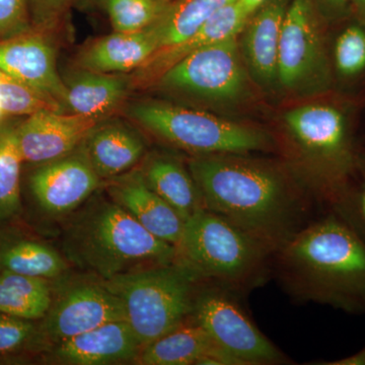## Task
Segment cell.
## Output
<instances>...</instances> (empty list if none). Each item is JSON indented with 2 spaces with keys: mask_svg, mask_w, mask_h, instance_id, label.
<instances>
[{
  "mask_svg": "<svg viewBox=\"0 0 365 365\" xmlns=\"http://www.w3.org/2000/svg\"><path fill=\"white\" fill-rule=\"evenodd\" d=\"M242 155H197L189 170L202 207L278 250L317 217L314 193L277 165Z\"/></svg>",
  "mask_w": 365,
  "mask_h": 365,
  "instance_id": "obj_1",
  "label": "cell"
},
{
  "mask_svg": "<svg viewBox=\"0 0 365 365\" xmlns=\"http://www.w3.org/2000/svg\"><path fill=\"white\" fill-rule=\"evenodd\" d=\"M273 272L295 299L365 313V240L333 209L274 254Z\"/></svg>",
  "mask_w": 365,
  "mask_h": 365,
  "instance_id": "obj_2",
  "label": "cell"
},
{
  "mask_svg": "<svg viewBox=\"0 0 365 365\" xmlns=\"http://www.w3.org/2000/svg\"><path fill=\"white\" fill-rule=\"evenodd\" d=\"M67 260L106 280L176 261V247L158 239L112 200L86 205L66 228Z\"/></svg>",
  "mask_w": 365,
  "mask_h": 365,
  "instance_id": "obj_3",
  "label": "cell"
},
{
  "mask_svg": "<svg viewBox=\"0 0 365 365\" xmlns=\"http://www.w3.org/2000/svg\"><path fill=\"white\" fill-rule=\"evenodd\" d=\"M176 262L201 282L242 294L260 287L273 272L275 252L222 216L201 207L185 222Z\"/></svg>",
  "mask_w": 365,
  "mask_h": 365,
  "instance_id": "obj_4",
  "label": "cell"
},
{
  "mask_svg": "<svg viewBox=\"0 0 365 365\" xmlns=\"http://www.w3.org/2000/svg\"><path fill=\"white\" fill-rule=\"evenodd\" d=\"M101 282L121 300L126 322L143 349L191 318L201 281L193 271L175 261Z\"/></svg>",
  "mask_w": 365,
  "mask_h": 365,
  "instance_id": "obj_5",
  "label": "cell"
},
{
  "mask_svg": "<svg viewBox=\"0 0 365 365\" xmlns=\"http://www.w3.org/2000/svg\"><path fill=\"white\" fill-rule=\"evenodd\" d=\"M125 113L153 135L196 155H245L274 145L261 129L169 103L135 101Z\"/></svg>",
  "mask_w": 365,
  "mask_h": 365,
  "instance_id": "obj_6",
  "label": "cell"
},
{
  "mask_svg": "<svg viewBox=\"0 0 365 365\" xmlns=\"http://www.w3.org/2000/svg\"><path fill=\"white\" fill-rule=\"evenodd\" d=\"M237 292L201 282L191 319L202 327L220 349L240 365H276L289 359L255 325L237 299Z\"/></svg>",
  "mask_w": 365,
  "mask_h": 365,
  "instance_id": "obj_7",
  "label": "cell"
},
{
  "mask_svg": "<svg viewBox=\"0 0 365 365\" xmlns=\"http://www.w3.org/2000/svg\"><path fill=\"white\" fill-rule=\"evenodd\" d=\"M247 83L241 46L235 37L190 53L151 86L204 100L230 102L244 95Z\"/></svg>",
  "mask_w": 365,
  "mask_h": 365,
  "instance_id": "obj_8",
  "label": "cell"
},
{
  "mask_svg": "<svg viewBox=\"0 0 365 365\" xmlns=\"http://www.w3.org/2000/svg\"><path fill=\"white\" fill-rule=\"evenodd\" d=\"M35 342L54 346L115 321H126L123 304L102 282H81L50 307Z\"/></svg>",
  "mask_w": 365,
  "mask_h": 365,
  "instance_id": "obj_9",
  "label": "cell"
},
{
  "mask_svg": "<svg viewBox=\"0 0 365 365\" xmlns=\"http://www.w3.org/2000/svg\"><path fill=\"white\" fill-rule=\"evenodd\" d=\"M323 64L321 37L311 0H294L288 6L278 50V83L300 91L317 78Z\"/></svg>",
  "mask_w": 365,
  "mask_h": 365,
  "instance_id": "obj_10",
  "label": "cell"
},
{
  "mask_svg": "<svg viewBox=\"0 0 365 365\" xmlns=\"http://www.w3.org/2000/svg\"><path fill=\"white\" fill-rule=\"evenodd\" d=\"M102 179L91 167L81 146L66 157L39 165L30 178V187L43 210L66 215L86 202Z\"/></svg>",
  "mask_w": 365,
  "mask_h": 365,
  "instance_id": "obj_11",
  "label": "cell"
},
{
  "mask_svg": "<svg viewBox=\"0 0 365 365\" xmlns=\"http://www.w3.org/2000/svg\"><path fill=\"white\" fill-rule=\"evenodd\" d=\"M0 71L66 110V86L57 71L56 51L42 34L28 32L0 42Z\"/></svg>",
  "mask_w": 365,
  "mask_h": 365,
  "instance_id": "obj_12",
  "label": "cell"
},
{
  "mask_svg": "<svg viewBox=\"0 0 365 365\" xmlns=\"http://www.w3.org/2000/svg\"><path fill=\"white\" fill-rule=\"evenodd\" d=\"M102 120L72 113L41 111L16 126L24 162H51L78 150Z\"/></svg>",
  "mask_w": 365,
  "mask_h": 365,
  "instance_id": "obj_13",
  "label": "cell"
},
{
  "mask_svg": "<svg viewBox=\"0 0 365 365\" xmlns=\"http://www.w3.org/2000/svg\"><path fill=\"white\" fill-rule=\"evenodd\" d=\"M108 194L151 235L173 246H178L184 220L146 184L139 170L113 178L108 187Z\"/></svg>",
  "mask_w": 365,
  "mask_h": 365,
  "instance_id": "obj_14",
  "label": "cell"
},
{
  "mask_svg": "<svg viewBox=\"0 0 365 365\" xmlns=\"http://www.w3.org/2000/svg\"><path fill=\"white\" fill-rule=\"evenodd\" d=\"M250 16L237 0L230 2L217 11L188 39L172 47L158 50L132 76L133 86H151L158 76L199 48L220 41L237 37L244 31Z\"/></svg>",
  "mask_w": 365,
  "mask_h": 365,
  "instance_id": "obj_15",
  "label": "cell"
},
{
  "mask_svg": "<svg viewBox=\"0 0 365 365\" xmlns=\"http://www.w3.org/2000/svg\"><path fill=\"white\" fill-rule=\"evenodd\" d=\"M141 346L126 321L93 329L52 348L54 359L71 365H105L134 360Z\"/></svg>",
  "mask_w": 365,
  "mask_h": 365,
  "instance_id": "obj_16",
  "label": "cell"
},
{
  "mask_svg": "<svg viewBox=\"0 0 365 365\" xmlns=\"http://www.w3.org/2000/svg\"><path fill=\"white\" fill-rule=\"evenodd\" d=\"M287 7V0H267L250 16L242 32V58L263 86L278 81V50Z\"/></svg>",
  "mask_w": 365,
  "mask_h": 365,
  "instance_id": "obj_17",
  "label": "cell"
},
{
  "mask_svg": "<svg viewBox=\"0 0 365 365\" xmlns=\"http://www.w3.org/2000/svg\"><path fill=\"white\" fill-rule=\"evenodd\" d=\"M136 360L143 365H240L191 318L143 347Z\"/></svg>",
  "mask_w": 365,
  "mask_h": 365,
  "instance_id": "obj_18",
  "label": "cell"
},
{
  "mask_svg": "<svg viewBox=\"0 0 365 365\" xmlns=\"http://www.w3.org/2000/svg\"><path fill=\"white\" fill-rule=\"evenodd\" d=\"M101 179L121 176L143 160L145 143L140 134L122 122H105L95 127L81 145Z\"/></svg>",
  "mask_w": 365,
  "mask_h": 365,
  "instance_id": "obj_19",
  "label": "cell"
},
{
  "mask_svg": "<svg viewBox=\"0 0 365 365\" xmlns=\"http://www.w3.org/2000/svg\"><path fill=\"white\" fill-rule=\"evenodd\" d=\"M160 49L151 26L136 33L114 32L91 43L79 54L81 69L102 73L135 71Z\"/></svg>",
  "mask_w": 365,
  "mask_h": 365,
  "instance_id": "obj_20",
  "label": "cell"
},
{
  "mask_svg": "<svg viewBox=\"0 0 365 365\" xmlns=\"http://www.w3.org/2000/svg\"><path fill=\"white\" fill-rule=\"evenodd\" d=\"M67 113L104 120L121 107L133 88L131 76L81 69L63 79Z\"/></svg>",
  "mask_w": 365,
  "mask_h": 365,
  "instance_id": "obj_21",
  "label": "cell"
},
{
  "mask_svg": "<svg viewBox=\"0 0 365 365\" xmlns=\"http://www.w3.org/2000/svg\"><path fill=\"white\" fill-rule=\"evenodd\" d=\"M139 172L146 184L169 203L184 222L202 207L195 180L190 170L176 158L165 155H148Z\"/></svg>",
  "mask_w": 365,
  "mask_h": 365,
  "instance_id": "obj_22",
  "label": "cell"
},
{
  "mask_svg": "<svg viewBox=\"0 0 365 365\" xmlns=\"http://www.w3.org/2000/svg\"><path fill=\"white\" fill-rule=\"evenodd\" d=\"M232 1L234 0H172L150 26L158 36V50L188 39L211 16Z\"/></svg>",
  "mask_w": 365,
  "mask_h": 365,
  "instance_id": "obj_23",
  "label": "cell"
},
{
  "mask_svg": "<svg viewBox=\"0 0 365 365\" xmlns=\"http://www.w3.org/2000/svg\"><path fill=\"white\" fill-rule=\"evenodd\" d=\"M45 278L0 271V312L30 319H43L52 304Z\"/></svg>",
  "mask_w": 365,
  "mask_h": 365,
  "instance_id": "obj_24",
  "label": "cell"
},
{
  "mask_svg": "<svg viewBox=\"0 0 365 365\" xmlns=\"http://www.w3.org/2000/svg\"><path fill=\"white\" fill-rule=\"evenodd\" d=\"M67 267L66 259L42 242L21 240L0 247V271L50 279L62 275Z\"/></svg>",
  "mask_w": 365,
  "mask_h": 365,
  "instance_id": "obj_25",
  "label": "cell"
},
{
  "mask_svg": "<svg viewBox=\"0 0 365 365\" xmlns=\"http://www.w3.org/2000/svg\"><path fill=\"white\" fill-rule=\"evenodd\" d=\"M16 125L0 124V222L21 210V169L24 163Z\"/></svg>",
  "mask_w": 365,
  "mask_h": 365,
  "instance_id": "obj_26",
  "label": "cell"
},
{
  "mask_svg": "<svg viewBox=\"0 0 365 365\" xmlns=\"http://www.w3.org/2000/svg\"><path fill=\"white\" fill-rule=\"evenodd\" d=\"M114 32L145 30L160 18L169 2L163 0H102Z\"/></svg>",
  "mask_w": 365,
  "mask_h": 365,
  "instance_id": "obj_27",
  "label": "cell"
},
{
  "mask_svg": "<svg viewBox=\"0 0 365 365\" xmlns=\"http://www.w3.org/2000/svg\"><path fill=\"white\" fill-rule=\"evenodd\" d=\"M0 105L7 115L30 116L41 111H62L47 98L0 71Z\"/></svg>",
  "mask_w": 365,
  "mask_h": 365,
  "instance_id": "obj_28",
  "label": "cell"
},
{
  "mask_svg": "<svg viewBox=\"0 0 365 365\" xmlns=\"http://www.w3.org/2000/svg\"><path fill=\"white\" fill-rule=\"evenodd\" d=\"M335 63L344 76H354L365 69V31L356 26L343 31L336 41Z\"/></svg>",
  "mask_w": 365,
  "mask_h": 365,
  "instance_id": "obj_29",
  "label": "cell"
},
{
  "mask_svg": "<svg viewBox=\"0 0 365 365\" xmlns=\"http://www.w3.org/2000/svg\"><path fill=\"white\" fill-rule=\"evenodd\" d=\"M37 331L30 319L0 312V355L18 351L34 342Z\"/></svg>",
  "mask_w": 365,
  "mask_h": 365,
  "instance_id": "obj_30",
  "label": "cell"
},
{
  "mask_svg": "<svg viewBox=\"0 0 365 365\" xmlns=\"http://www.w3.org/2000/svg\"><path fill=\"white\" fill-rule=\"evenodd\" d=\"M30 31L28 0H0V38L11 39Z\"/></svg>",
  "mask_w": 365,
  "mask_h": 365,
  "instance_id": "obj_31",
  "label": "cell"
},
{
  "mask_svg": "<svg viewBox=\"0 0 365 365\" xmlns=\"http://www.w3.org/2000/svg\"><path fill=\"white\" fill-rule=\"evenodd\" d=\"M365 240V185L359 191L349 192L335 209Z\"/></svg>",
  "mask_w": 365,
  "mask_h": 365,
  "instance_id": "obj_32",
  "label": "cell"
},
{
  "mask_svg": "<svg viewBox=\"0 0 365 365\" xmlns=\"http://www.w3.org/2000/svg\"><path fill=\"white\" fill-rule=\"evenodd\" d=\"M69 0H28L34 21L39 26H48L56 23L64 13Z\"/></svg>",
  "mask_w": 365,
  "mask_h": 365,
  "instance_id": "obj_33",
  "label": "cell"
},
{
  "mask_svg": "<svg viewBox=\"0 0 365 365\" xmlns=\"http://www.w3.org/2000/svg\"><path fill=\"white\" fill-rule=\"evenodd\" d=\"M323 365H365V346L359 352L345 357V359L334 360V361L318 362Z\"/></svg>",
  "mask_w": 365,
  "mask_h": 365,
  "instance_id": "obj_34",
  "label": "cell"
},
{
  "mask_svg": "<svg viewBox=\"0 0 365 365\" xmlns=\"http://www.w3.org/2000/svg\"><path fill=\"white\" fill-rule=\"evenodd\" d=\"M237 1L240 2V4H241L242 9H245V11L251 16L252 14H253L255 11H258L267 0H237Z\"/></svg>",
  "mask_w": 365,
  "mask_h": 365,
  "instance_id": "obj_35",
  "label": "cell"
},
{
  "mask_svg": "<svg viewBox=\"0 0 365 365\" xmlns=\"http://www.w3.org/2000/svg\"><path fill=\"white\" fill-rule=\"evenodd\" d=\"M323 1L324 4H325L327 6L330 7L331 9L340 11V9H343L344 7L347 6V4H349L351 0H323Z\"/></svg>",
  "mask_w": 365,
  "mask_h": 365,
  "instance_id": "obj_36",
  "label": "cell"
},
{
  "mask_svg": "<svg viewBox=\"0 0 365 365\" xmlns=\"http://www.w3.org/2000/svg\"><path fill=\"white\" fill-rule=\"evenodd\" d=\"M354 1L355 6L359 9L360 13L365 16V0H352Z\"/></svg>",
  "mask_w": 365,
  "mask_h": 365,
  "instance_id": "obj_37",
  "label": "cell"
},
{
  "mask_svg": "<svg viewBox=\"0 0 365 365\" xmlns=\"http://www.w3.org/2000/svg\"><path fill=\"white\" fill-rule=\"evenodd\" d=\"M6 116H9V115L6 114V111L4 110V108H2L1 105H0V124H1L2 121L6 119Z\"/></svg>",
  "mask_w": 365,
  "mask_h": 365,
  "instance_id": "obj_38",
  "label": "cell"
},
{
  "mask_svg": "<svg viewBox=\"0 0 365 365\" xmlns=\"http://www.w3.org/2000/svg\"><path fill=\"white\" fill-rule=\"evenodd\" d=\"M163 1L170 2V1H172V0H163Z\"/></svg>",
  "mask_w": 365,
  "mask_h": 365,
  "instance_id": "obj_39",
  "label": "cell"
}]
</instances>
